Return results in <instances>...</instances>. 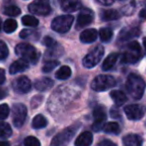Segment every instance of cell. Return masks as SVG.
I'll use <instances>...</instances> for the list:
<instances>
[{"instance_id": "27", "label": "cell", "mask_w": 146, "mask_h": 146, "mask_svg": "<svg viewBox=\"0 0 146 146\" xmlns=\"http://www.w3.org/2000/svg\"><path fill=\"white\" fill-rule=\"evenodd\" d=\"M99 37L103 42H109L113 37V31L110 28H101L98 32Z\"/></svg>"}, {"instance_id": "31", "label": "cell", "mask_w": 146, "mask_h": 146, "mask_svg": "<svg viewBox=\"0 0 146 146\" xmlns=\"http://www.w3.org/2000/svg\"><path fill=\"white\" fill-rule=\"evenodd\" d=\"M22 23L26 26L35 27L38 25L39 21L36 17L32 16V15H25V16L22 17Z\"/></svg>"}, {"instance_id": "8", "label": "cell", "mask_w": 146, "mask_h": 146, "mask_svg": "<svg viewBox=\"0 0 146 146\" xmlns=\"http://www.w3.org/2000/svg\"><path fill=\"white\" fill-rule=\"evenodd\" d=\"M27 117V108L24 104L17 103L12 106V120L16 128H21Z\"/></svg>"}, {"instance_id": "9", "label": "cell", "mask_w": 146, "mask_h": 146, "mask_svg": "<svg viewBox=\"0 0 146 146\" xmlns=\"http://www.w3.org/2000/svg\"><path fill=\"white\" fill-rule=\"evenodd\" d=\"M124 112L130 120H139L144 116L146 108L140 104H131L124 108Z\"/></svg>"}, {"instance_id": "29", "label": "cell", "mask_w": 146, "mask_h": 146, "mask_svg": "<svg viewBox=\"0 0 146 146\" xmlns=\"http://www.w3.org/2000/svg\"><path fill=\"white\" fill-rule=\"evenodd\" d=\"M103 130L107 133H111V134H118L120 132V128L118 123L116 122H108L104 125Z\"/></svg>"}, {"instance_id": "41", "label": "cell", "mask_w": 146, "mask_h": 146, "mask_svg": "<svg viewBox=\"0 0 146 146\" xmlns=\"http://www.w3.org/2000/svg\"><path fill=\"white\" fill-rule=\"evenodd\" d=\"M30 33H31L30 30H22L20 32V37H21V38H25V37L28 36Z\"/></svg>"}, {"instance_id": "24", "label": "cell", "mask_w": 146, "mask_h": 146, "mask_svg": "<svg viewBox=\"0 0 146 146\" xmlns=\"http://www.w3.org/2000/svg\"><path fill=\"white\" fill-rule=\"evenodd\" d=\"M101 19L104 21H111V20H116L120 17V14L118 13V11L113 10V9H108V10H103L100 14Z\"/></svg>"}, {"instance_id": "40", "label": "cell", "mask_w": 146, "mask_h": 146, "mask_svg": "<svg viewBox=\"0 0 146 146\" xmlns=\"http://www.w3.org/2000/svg\"><path fill=\"white\" fill-rule=\"evenodd\" d=\"M7 94H8V92H7L6 89H4V88H0V100L6 97Z\"/></svg>"}, {"instance_id": "32", "label": "cell", "mask_w": 146, "mask_h": 146, "mask_svg": "<svg viewBox=\"0 0 146 146\" xmlns=\"http://www.w3.org/2000/svg\"><path fill=\"white\" fill-rule=\"evenodd\" d=\"M20 8L15 6V5H10V6H7L3 9V13L8 15V16H17V15L20 14Z\"/></svg>"}, {"instance_id": "35", "label": "cell", "mask_w": 146, "mask_h": 146, "mask_svg": "<svg viewBox=\"0 0 146 146\" xmlns=\"http://www.w3.org/2000/svg\"><path fill=\"white\" fill-rule=\"evenodd\" d=\"M8 54H9V50L7 45L3 41L0 40V60L5 59L8 56Z\"/></svg>"}, {"instance_id": "28", "label": "cell", "mask_w": 146, "mask_h": 146, "mask_svg": "<svg viewBox=\"0 0 146 146\" xmlns=\"http://www.w3.org/2000/svg\"><path fill=\"white\" fill-rule=\"evenodd\" d=\"M11 134H12V129H11L10 125L6 122H0V137H10Z\"/></svg>"}, {"instance_id": "4", "label": "cell", "mask_w": 146, "mask_h": 146, "mask_svg": "<svg viewBox=\"0 0 146 146\" xmlns=\"http://www.w3.org/2000/svg\"><path fill=\"white\" fill-rule=\"evenodd\" d=\"M141 57V48L137 41H131L128 44L127 50L122 55L121 61L123 63H135Z\"/></svg>"}, {"instance_id": "21", "label": "cell", "mask_w": 146, "mask_h": 146, "mask_svg": "<svg viewBox=\"0 0 146 146\" xmlns=\"http://www.w3.org/2000/svg\"><path fill=\"white\" fill-rule=\"evenodd\" d=\"M110 96H111L112 100L115 102V104L117 106H121L127 101V97L126 95L120 90H113L110 92Z\"/></svg>"}, {"instance_id": "2", "label": "cell", "mask_w": 146, "mask_h": 146, "mask_svg": "<svg viewBox=\"0 0 146 146\" xmlns=\"http://www.w3.org/2000/svg\"><path fill=\"white\" fill-rule=\"evenodd\" d=\"M15 53L20 57V59H23L28 63L30 62L35 64L39 59L38 51L34 46L28 43H19L15 47Z\"/></svg>"}, {"instance_id": "37", "label": "cell", "mask_w": 146, "mask_h": 146, "mask_svg": "<svg viewBox=\"0 0 146 146\" xmlns=\"http://www.w3.org/2000/svg\"><path fill=\"white\" fill-rule=\"evenodd\" d=\"M55 43H56V42L54 41V39L51 38V37H44V39H43V44H44L47 48L53 46Z\"/></svg>"}, {"instance_id": "16", "label": "cell", "mask_w": 146, "mask_h": 146, "mask_svg": "<svg viewBox=\"0 0 146 146\" xmlns=\"http://www.w3.org/2000/svg\"><path fill=\"white\" fill-rule=\"evenodd\" d=\"M28 62H26L23 59H18L17 61H14L9 67V72H10V74H16V73H20L28 69Z\"/></svg>"}, {"instance_id": "26", "label": "cell", "mask_w": 146, "mask_h": 146, "mask_svg": "<svg viewBox=\"0 0 146 146\" xmlns=\"http://www.w3.org/2000/svg\"><path fill=\"white\" fill-rule=\"evenodd\" d=\"M71 76V69L68 66H62L57 70L55 77L59 80H65Z\"/></svg>"}, {"instance_id": "23", "label": "cell", "mask_w": 146, "mask_h": 146, "mask_svg": "<svg viewBox=\"0 0 146 146\" xmlns=\"http://www.w3.org/2000/svg\"><path fill=\"white\" fill-rule=\"evenodd\" d=\"M139 35V29L138 28H128L126 30H123L119 35V39L122 41L128 40V39H132L134 37Z\"/></svg>"}, {"instance_id": "38", "label": "cell", "mask_w": 146, "mask_h": 146, "mask_svg": "<svg viewBox=\"0 0 146 146\" xmlns=\"http://www.w3.org/2000/svg\"><path fill=\"white\" fill-rule=\"evenodd\" d=\"M98 146H117V145L114 142H112L111 140H103V141H101L98 144Z\"/></svg>"}, {"instance_id": "7", "label": "cell", "mask_w": 146, "mask_h": 146, "mask_svg": "<svg viewBox=\"0 0 146 146\" xmlns=\"http://www.w3.org/2000/svg\"><path fill=\"white\" fill-rule=\"evenodd\" d=\"M104 54V48L99 45V46H96L95 48L92 51H90L87 55L83 58L82 63H83V66L85 68H93L94 66L99 63V61L101 60L102 56Z\"/></svg>"}, {"instance_id": "39", "label": "cell", "mask_w": 146, "mask_h": 146, "mask_svg": "<svg viewBox=\"0 0 146 146\" xmlns=\"http://www.w3.org/2000/svg\"><path fill=\"white\" fill-rule=\"evenodd\" d=\"M5 81V71L4 69L0 68V84H2Z\"/></svg>"}, {"instance_id": "19", "label": "cell", "mask_w": 146, "mask_h": 146, "mask_svg": "<svg viewBox=\"0 0 146 146\" xmlns=\"http://www.w3.org/2000/svg\"><path fill=\"white\" fill-rule=\"evenodd\" d=\"M142 138L137 134H127L123 137V143L125 146H142Z\"/></svg>"}, {"instance_id": "14", "label": "cell", "mask_w": 146, "mask_h": 146, "mask_svg": "<svg viewBox=\"0 0 146 146\" xmlns=\"http://www.w3.org/2000/svg\"><path fill=\"white\" fill-rule=\"evenodd\" d=\"M98 32L96 29L94 28H89L84 30L83 32H81L79 38L81 40V42L83 43H92L97 39Z\"/></svg>"}, {"instance_id": "18", "label": "cell", "mask_w": 146, "mask_h": 146, "mask_svg": "<svg viewBox=\"0 0 146 146\" xmlns=\"http://www.w3.org/2000/svg\"><path fill=\"white\" fill-rule=\"evenodd\" d=\"M53 85H54L53 80L48 77H43L41 79H38L34 83V87L38 91H46V90L50 89Z\"/></svg>"}, {"instance_id": "13", "label": "cell", "mask_w": 146, "mask_h": 146, "mask_svg": "<svg viewBox=\"0 0 146 146\" xmlns=\"http://www.w3.org/2000/svg\"><path fill=\"white\" fill-rule=\"evenodd\" d=\"M93 21V12L90 9L84 8L79 13L76 22V29L83 28V27L89 25Z\"/></svg>"}, {"instance_id": "15", "label": "cell", "mask_w": 146, "mask_h": 146, "mask_svg": "<svg viewBox=\"0 0 146 146\" xmlns=\"http://www.w3.org/2000/svg\"><path fill=\"white\" fill-rule=\"evenodd\" d=\"M93 141V136L89 131H84L76 138L75 146H90Z\"/></svg>"}, {"instance_id": "6", "label": "cell", "mask_w": 146, "mask_h": 146, "mask_svg": "<svg viewBox=\"0 0 146 146\" xmlns=\"http://www.w3.org/2000/svg\"><path fill=\"white\" fill-rule=\"evenodd\" d=\"M73 21L74 18L72 15H60L53 19L51 23V28L58 33H66L71 28Z\"/></svg>"}, {"instance_id": "34", "label": "cell", "mask_w": 146, "mask_h": 146, "mask_svg": "<svg viewBox=\"0 0 146 146\" xmlns=\"http://www.w3.org/2000/svg\"><path fill=\"white\" fill-rule=\"evenodd\" d=\"M25 146H40V141L34 136H28L24 139Z\"/></svg>"}, {"instance_id": "46", "label": "cell", "mask_w": 146, "mask_h": 146, "mask_svg": "<svg viewBox=\"0 0 146 146\" xmlns=\"http://www.w3.org/2000/svg\"><path fill=\"white\" fill-rule=\"evenodd\" d=\"M2 21H1V18H0V30H1V28H2Z\"/></svg>"}, {"instance_id": "10", "label": "cell", "mask_w": 146, "mask_h": 146, "mask_svg": "<svg viewBox=\"0 0 146 146\" xmlns=\"http://www.w3.org/2000/svg\"><path fill=\"white\" fill-rule=\"evenodd\" d=\"M28 10L33 14L45 16L51 12V7L49 3L44 2V1H34L29 4Z\"/></svg>"}, {"instance_id": "22", "label": "cell", "mask_w": 146, "mask_h": 146, "mask_svg": "<svg viewBox=\"0 0 146 146\" xmlns=\"http://www.w3.org/2000/svg\"><path fill=\"white\" fill-rule=\"evenodd\" d=\"M118 56H119L118 53H111V54L108 55V56L105 58V60L103 61L102 69L105 71L110 70V69L115 65L116 61H117V59H118Z\"/></svg>"}, {"instance_id": "36", "label": "cell", "mask_w": 146, "mask_h": 146, "mask_svg": "<svg viewBox=\"0 0 146 146\" xmlns=\"http://www.w3.org/2000/svg\"><path fill=\"white\" fill-rule=\"evenodd\" d=\"M9 115V107L7 104H1L0 105V120L7 118Z\"/></svg>"}, {"instance_id": "17", "label": "cell", "mask_w": 146, "mask_h": 146, "mask_svg": "<svg viewBox=\"0 0 146 146\" xmlns=\"http://www.w3.org/2000/svg\"><path fill=\"white\" fill-rule=\"evenodd\" d=\"M61 8L65 12H74L81 8V2L76 0H64L61 2Z\"/></svg>"}, {"instance_id": "43", "label": "cell", "mask_w": 146, "mask_h": 146, "mask_svg": "<svg viewBox=\"0 0 146 146\" xmlns=\"http://www.w3.org/2000/svg\"><path fill=\"white\" fill-rule=\"evenodd\" d=\"M117 110H114V109H112L111 110V116L112 117H119V115H117Z\"/></svg>"}, {"instance_id": "33", "label": "cell", "mask_w": 146, "mask_h": 146, "mask_svg": "<svg viewBox=\"0 0 146 146\" xmlns=\"http://www.w3.org/2000/svg\"><path fill=\"white\" fill-rule=\"evenodd\" d=\"M58 64H59V62H58V61H56V60L48 61V62H46L44 64V66H43V68H42V71H43V72H45V73L50 72V71H52L55 67L58 66Z\"/></svg>"}, {"instance_id": "44", "label": "cell", "mask_w": 146, "mask_h": 146, "mask_svg": "<svg viewBox=\"0 0 146 146\" xmlns=\"http://www.w3.org/2000/svg\"><path fill=\"white\" fill-rule=\"evenodd\" d=\"M0 146H10V144L7 141H1L0 142Z\"/></svg>"}, {"instance_id": "3", "label": "cell", "mask_w": 146, "mask_h": 146, "mask_svg": "<svg viewBox=\"0 0 146 146\" xmlns=\"http://www.w3.org/2000/svg\"><path fill=\"white\" fill-rule=\"evenodd\" d=\"M116 84V80L113 76L111 75H98L97 77L94 78V80L91 82V88L94 91L102 92L109 88L114 87Z\"/></svg>"}, {"instance_id": "11", "label": "cell", "mask_w": 146, "mask_h": 146, "mask_svg": "<svg viewBox=\"0 0 146 146\" xmlns=\"http://www.w3.org/2000/svg\"><path fill=\"white\" fill-rule=\"evenodd\" d=\"M93 116L95 121H94L93 125H92V128H93L94 131H100L101 129H103L104 125H105L106 114L104 108L101 107V106H97L94 109Z\"/></svg>"}, {"instance_id": "25", "label": "cell", "mask_w": 146, "mask_h": 146, "mask_svg": "<svg viewBox=\"0 0 146 146\" xmlns=\"http://www.w3.org/2000/svg\"><path fill=\"white\" fill-rule=\"evenodd\" d=\"M32 127L34 129H40V128H44L47 126V119L41 114L36 115L32 120Z\"/></svg>"}, {"instance_id": "5", "label": "cell", "mask_w": 146, "mask_h": 146, "mask_svg": "<svg viewBox=\"0 0 146 146\" xmlns=\"http://www.w3.org/2000/svg\"><path fill=\"white\" fill-rule=\"evenodd\" d=\"M78 127H79V123L75 124V125L73 126H70V127L59 132L52 139L50 146H63L64 144L68 143L71 140V138L73 137V135L75 134V132L77 131Z\"/></svg>"}, {"instance_id": "12", "label": "cell", "mask_w": 146, "mask_h": 146, "mask_svg": "<svg viewBox=\"0 0 146 146\" xmlns=\"http://www.w3.org/2000/svg\"><path fill=\"white\" fill-rule=\"evenodd\" d=\"M12 87L17 93H27L31 89V82L26 76H20L12 82Z\"/></svg>"}, {"instance_id": "42", "label": "cell", "mask_w": 146, "mask_h": 146, "mask_svg": "<svg viewBox=\"0 0 146 146\" xmlns=\"http://www.w3.org/2000/svg\"><path fill=\"white\" fill-rule=\"evenodd\" d=\"M97 2L102 5H111L112 3H113V1H111V0H110V1H101V0H98Z\"/></svg>"}, {"instance_id": "30", "label": "cell", "mask_w": 146, "mask_h": 146, "mask_svg": "<svg viewBox=\"0 0 146 146\" xmlns=\"http://www.w3.org/2000/svg\"><path fill=\"white\" fill-rule=\"evenodd\" d=\"M17 29V22L14 19H7L3 24V30L6 33H12Z\"/></svg>"}, {"instance_id": "20", "label": "cell", "mask_w": 146, "mask_h": 146, "mask_svg": "<svg viewBox=\"0 0 146 146\" xmlns=\"http://www.w3.org/2000/svg\"><path fill=\"white\" fill-rule=\"evenodd\" d=\"M63 54V48L58 43H55L53 46L47 48L45 52V56L49 58H55V57H60Z\"/></svg>"}, {"instance_id": "1", "label": "cell", "mask_w": 146, "mask_h": 146, "mask_svg": "<svg viewBox=\"0 0 146 146\" xmlns=\"http://www.w3.org/2000/svg\"><path fill=\"white\" fill-rule=\"evenodd\" d=\"M146 84L142 77H140L137 74L131 73L129 74L126 81V88H127L128 93L130 94L132 98L134 99H140L143 96L145 91Z\"/></svg>"}, {"instance_id": "45", "label": "cell", "mask_w": 146, "mask_h": 146, "mask_svg": "<svg viewBox=\"0 0 146 146\" xmlns=\"http://www.w3.org/2000/svg\"><path fill=\"white\" fill-rule=\"evenodd\" d=\"M143 45H144V48H145V50H146V38L143 39Z\"/></svg>"}]
</instances>
